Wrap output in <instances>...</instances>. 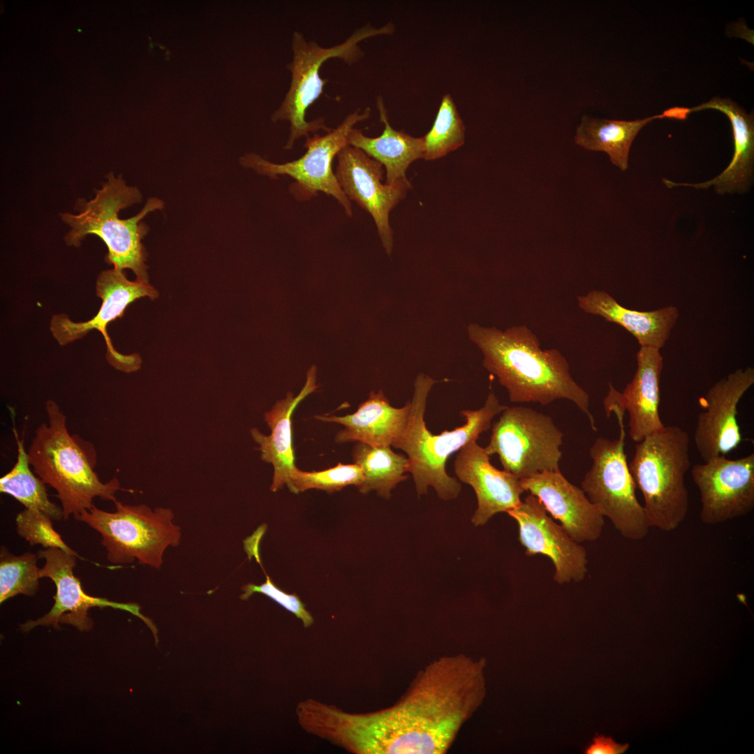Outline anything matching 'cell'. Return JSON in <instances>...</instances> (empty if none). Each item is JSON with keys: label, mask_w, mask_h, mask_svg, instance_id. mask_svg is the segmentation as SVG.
I'll return each instance as SVG.
<instances>
[{"label": "cell", "mask_w": 754, "mask_h": 754, "mask_svg": "<svg viewBox=\"0 0 754 754\" xmlns=\"http://www.w3.org/2000/svg\"><path fill=\"white\" fill-rule=\"evenodd\" d=\"M487 661L441 656L420 670L391 707L348 713L309 699L300 724L309 734L355 754H444L486 696Z\"/></svg>", "instance_id": "1"}, {"label": "cell", "mask_w": 754, "mask_h": 754, "mask_svg": "<svg viewBox=\"0 0 754 754\" xmlns=\"http://www.w3.org/2000/svg\"><path fill=\"white\" fill-rule=\"evenodd\" d=\"M467 331L483 355L484 367L506 389L511 402L547 405L566 399L586 415L596 430L589 395L575 382L559 350L542 349L536 334L525 325L501 330L470 323Z\"/></svg>", "instance_id": "2"}, {"label": "cell", "mask_w": 754, "mask_h": 754, "mask_svg": "<svg viewBox=\"0 0 754 754\" xmlns=\"http://www.w3.org/2000/svg\"><path fill=\"white\" fill-rule=\"evenodd\" d=\"M45 411L47 422L35 431L28 458L34 472L57 491L63 518L91 509L96 497L116 501L120 482L117 478L107 482L98 478L92 445L68 433L66 417L54 400L46 401Z\"/></svg>", "instance_id": "3"}, {"label": "cell", "mask_w": 754, "mask_h": 754, "mask_svg": "<svg viewBox=\"0 0 754 754\" xmlns=\"http://www.w3.org/2000/svg\"><path fill=\"white\" fill-rule=\"evenodd\" d=\"M436 383L425 374L417 376L408 424L392 446L407 454L408 472L413 477L418 495L426 494L430 486L440 498L450 500L458 496L461 485L447 473L448 459L471 441H477L491 427L492 419L507 406L501 404L491 392L482 407L461 411L465 420L462 426L432 434L426 427L424 415L429 393Z\"/></svg>", "instance_id": "4"}, {"label": "cell", "mask_w": 754, "mask_h": 754, "mask_svg": "<svg viewBox=\"0 0 754 754\" xmlns=\"http://www.w3.org/2000/svg\"><path fill=\"white\" fill-rule=\"evenodd\" d=\"M141 200L142 195L136 187L127 186L121 177H114L110 173L108 181L79 214H61L63 221L71 227L65 242L68 246H78L86 236L97 235L108 247L106 260L109 264L120 270L129 269L137 279L148 281L146 252L142 244L148 227L141 221L149 212L161 209L164 203L151 198L137 215L127 219L119 217L121 209Z\"/></svg>", "instance_id": "5"}, {"label": "cell", "mask_w": 754, "mask_h": 754, "mask_svg": "<svg viewBox=\"0 0 754 754\" xmlns=\"http://www.w3.org/2000/svg\"><path fill=\"white\" fill-rule=\"evenodd\" d=\"M690 440L681 428L665 426L635 445L628 467L644 498L649 528L670 532L687 515L689 504L685 476L690 466Z\"/></svg>", "instance_id": "6"}, {"label": "cell", "mask_w": 754, "mask_h": 754, "mask_svg": "<svg viewBox=\"0 0 754 754\" xmlns=\"http://www.w3.org/2000/svg\"><path fill=\"white\" fill-rule=\"evenodd\" d=\"M394 26L389 22L380 28L367 24L355 30L343 43L330 47L319 45L314 40H306L303 34L295 31L292 36L293 59L287 64L291 73L289 89L279 108L273 113L274 122L287 121L290 134L284 149H291L295 142L302 136L332 128L325 123L324 118L307 121L306 112L323 93L327 80L320 77V69L325 61L338 58L348 65L356 63L363 55L359 43L364 39L379 35H390Z\"/></svg>", "instance_id": "7"}, {"label": "cell", "mask_w": 754, "mask_h": 754, "mask_svg": "<svg viewBox=\"0 0 754 754\" xmlns=\"http://www.w3.org/2000/svg\"><path fill=\"white\" fill-rule=\"evenodd\" d=\"M114 503V512L94 505L75 519L101 535L110 563L126 564L137 561L159 570L165 550L178 546L182 538V528L174 524L172 510Z\"/></svg>", "instance_id": "8"}, {"label": "cell", "mask_w": 754, "mask_h": 754, "mask_svg": "<svg viewBox=\"0 0 754 754\" xmlns=\"http://www.w3.org/2000/svg\"><path fill=\"white\" fill-rule=\"evenodd\" d=\"M614 413L619 424V437L596 439L589 450L592 465L582 481V489L622 536L640 540L646 536L649 526L643 505L637 498L624 451V415Z\"/></svg>", "instance_id": "9"}, {"label": "cell", "mask_w": 754, "mask_h": 754, "mask_svg": "<svg viewBox=\"0 0 754 754\" xmlns=\"http://www.w3.org/2000/svg\"><path fill=\"white\" fill-rule=\"evenodd\" d=\"M492 425L487 454H496L503 470L519 479L556 471L563 434L546 414L528 407H506Z\"/></svg>", "instance_id": "10"}, {"label": "cell", "mask_w": 754, "mask_h": 754, "mask_svg": "<svg viewBox=\"0 0 754 754\" xmlns=\"http://www.w3.org/2000/svg\"><path fill=\"white\" fill-rule=\"evenodd\" d=\"M370 114V108L363 111L357 109L325 135L314 133L312 137H306L304 145L306 151L298 159L277 164L251 153L242 156L240 163L272 179L280 175L290 177L295 182L290 185V192L298 200H309L319 192L332 196L350 217L353 215L350 201L339 186L332 165L337 154L348 145L350 130L358 122L367 119Z\"/></svg>", "instance_id": "11"}, {"label": "cell", "mask_w": 754, "mask_h": 754, "mask_svg": "<svg viewBox=\"0 0 754 754\" xmlns=\"http://www.w3.org/2000/svg\"><path fill=\"white\" fill-rule=\"evenodd\" d=\"M96 295L102 300L96 315L85 322L72 321L65 314L52 316L50 330L61 346L82 338L89 331L96 330L103 336L107 346V360L112 367L125 372H133L140 368L142 360L139 355H123L113 347L106 331L107 325L121 318L128 304L135 300L148 297L154 300L158 297L157 290L148 281H129L122 270L117 268L102 272L96 281Z\"/></svg>", "instance_id": "12"}, {"label": "cell", "mask_w": 754, "mask_h": 754, "mask_svg": "<svg viewBox=\"0 0 754 754\" xmlns=\"http://www.w3.org/2000/svg\"><path fill=\"white\" fill-rule=\"evenodd\" d=\"M37 554L39 559L45 560L40 571V577L49 578L55 584L54 604L43 617L22 624L20 628L24 632L38 626L59 628V623L70 624L80 631H88L93 627L88 610L94 607H112L128 612L142 620L154 635L156 645L158 644L157 628L149 618L141 614L139 605L111 601L89 596L83 591L80 581L73 573L77 556L59 548L44 549Z\"/></svg>", "instance_id": "13"}, {"label": "cell", "mask_w": 754, "mask_h": 754, "mask_svg": "<svg viewBox=\"0 0 754 754\" xmlns=\"http://www.w3.org/2000/svg\"><path fill=\"white\" fill-rule=\"evenodd\" d=\"M691 474L700 492L704 524L730 521L754 508V453L737 459L718 456L695 464Z\"/></svg>", "instance_id": "14"}, {"label": "cell", "mask_w": 754, "mask_h": 754, "mask_svg": "<svg viewBox=\"0 0 754 754\" xmlns=\"http://www.w3.org/2000/svg\"><path fill=\"white\" fill-rule=\"evenodd\" d=\"M535 496L528 494L515 508L507 511L519 526V540L526 556H547L552 561L554 580L560 584L584 579L587 553L565 529L547 515Z\"/></svg>", "instance_id": "15"}, {"label": "cell", "mask_w": 754, "mask_h": 754, "mask_svg": "<svg viewBox=\"0 0 754 754\" xmlns=\"http://www.w3.org/2000/svg\"><path fill=\"white\" fill-rule=\"evenodd\" d=\"M337 160L334 174L339 186L349 200L355 201L372 216L382 244L390 255L393 232L390 212L410 188L383 184L382 164L360 149L348 145L337 154Z\"/></svg>", "instance_id": "16"}, {"label": "cell", "mask_w": 754, "mask_h": 754, "mask_svg": "<svg viewBox=\"0 0 754 754\" xmlns=\"http://www.w3.org/2000/svg\"><path fill=\"white\" fill-rule=\"evenodd\" d=\"M754 384V369H737L718 380L700 399L703 411L694 432L697 450L704 461L735 450L741 443L737 406Z\"/></svg>", "instance_id": "17"}, {"label": "cell", "mask_w": 754, "mask_h": 754, "mask_svg": "<svg viewBox=\"0 0 754 754\" xmlns=\"http://www.w3.org/2000/svg\"><path fill=\"white\" fill-rule=\"evenodd\" d=\"M637 369L631 381L623 390L609 383L603 406L609 417L615 411L629 413V436L639 443L662 429L659 415L660 381L663 368L660 349L640 346L636 355Z\"/></svg>", "instance_id": "18"}, {"label": "cell", "mask_w": 754, "mask_h": 754, "mask_svg": "<svg viewBox=\"0 0 754 754\" xmlns=\"http://www.w3.org/2000/svg\"><path fill=\"white\" fill-rule=\"evenodd\" d=\"M520 480L525 491L537 497L575 541L592 542L600 538L604 517L584 491L570 483L561 471L537 473Z\"/></svg>", "instance_id": "19"}, {"label": "cell", "mask_w": 754, "mask_h": 754, "mask_svg": "<svg viewBox=\"0 0 754 754\" xmlns=\"http://www.w3.org/2000/svg\"><path fill=\"white\" fill-rule=\"evenodd\" d=\"M489 457L474 440L459 450L454 461L459 480L470 485L477 496L478 508L471 519L476 526L485 524L496 513L515 508L525 491L520 479L496 468Z\"/></svg>", "instance_id": "20"}, {"label": "cell", "mask_w": 754, "mask_h": 754, "mask_svg": "<svg viewBox=\"0 0 754 754\" xmlns=\"http://www.w3.org/2000/svg\"><path fill=\"white\" fill-rule=\"evenodd\" d=\"M713 109L723 112L730 119L734 140V154L727 167L717 177L701 183H677L663 179L668 188L688 186L706 189L714 186L720 195L743 193L751 185L754 165V119L730 98H713L693 108H683L686 117L690 112Z\"/></svg>", "instance_id": "21"}, {"label": "cell", "mask_w": 754, "mask_h": 754, "mask_svg": "<svg viewBox=\"0 0 754 754\" xmlns=\"http://www.w3.org/2000/svg\"><path fill=\"white\" fill-rule=\"evenodd\" d=\"M316 367L312 366L306 374V381L300 393L294 397L290 392L285 398L276 401L265 413V420L271 430L265 435L258 429H251V435L258 444L261 459L271 464L274 468L272 491L275 492L286 485L292 486V476L297 468L293 446L292 415L297 405L309 394L316 391Z\"/></svg>", "instance_id": "22"}, {"label": "cell", "mask_w": 754, "mask_h": 754, "mask_svg": "<svg viewBox=\"0 0 754 754\" xmlns=\"http://www.w3.org/2000/svg\"><path fill=\"white\" fill-rule=\"evenodd\" d=\"M411 401L401 408L390 405L382 390L371 391L357 410L344 416L316 415L326 422L342 424L343 429L335 436L339 443L357 441L376 447H391L405 429L410 416Z\"/></svg>", "instance_id": "23"}, {"label": "cell", "mask_w": 754, "mask_h": 754, "mask_svg": "<svg viewBox=\"0 0 754 754\" xmlns=\"http://www.w3.org/2000/svg\"><path fill=\"white\" fill-rule=\"evenodd\" d=\"M577 303L584 312L623 327L636 338L640 346L658 349L665 345L679 317L678 309L672 305L649 311L627 309L602 290L579 295Z\"/></svg>", "instance_id": "24"}, {"label": "cell", "mask_w": 754, "mask_h": 754, "mask_svg": "<svg viewBox=\"0 0 754 754\" xmlns=\"http://www.w3.org/2000/svg\"><path fill=\"white\" fill-rule=\"evenodd\" d=\"M380 121L384 129L380 136L370 138L353 128L348 136L349 145L360 149L385 167L387 185H403L411 188L406 170L413 161L424 158L423 137H413L404 131L394 129L389 123L387 110L382 97L376 99Z\"/></svg>", "instance_id": "25"}, {"label": "cell", "mask_w": 754, "mask_h": 754, "mask_svg": "<svg viewBox=\"0 0 754 754\" xmlns=\"http://www.w3.org/2000/svg\"><path fill=\"white\" fill-rule=\"evenodd\" d=\"M667 117L665 112L642 119L612 120L584 115L576 130L575 141L582 147L604 151L610 161L621 170L628 168L630 146L640 131L650 121Z\"/></svg>", "instance_id": "26"}, {"label": "cell", "mask_w": 754, "mask_h": 754, "mask_svg": "<svg viewBox=\"0 0 754 754\" xmlns=\"http://www.w3.org/2000/svg\"><path fill=\"white\" fill-rule=\"evenodd\" d=\"M352 457L364 475V482L359 488L362 494L374 490L383 498H390L391 491L408 478L404 474L408 472V458L395 453L390 447L371 446L357 442Z\"/></svg>", "instance_id": "27"}, {"label": "cell", "mask_w": 754, "mask_h": 754, "mask_svg": "<svg viewBox=\"0 0 754 754\" xmlns=\"http://www.w3.org/2000/svg\"><path fill=\"white\" fill-rule=\"evenodd\" d=\"M13 432L17 445V459L11 470L0 478L1 493L13 496L25 508L43 512L53 521L61 520V508L49 499L45 483L31 471L23 441L19 438L15 428Z\"/></svg>", "instance_id": "28"}, {"label": "cell", "mask_w": 754, "mask_h": 754, "mask_svg": "<svg viewBox=\"0 0 754 754\" xmlns=\"http://www.w3.org/2000/svg\"><path fill=\"white\" fill-rule=\"evenodd\" d=\"M38 554L15 555L5 546L0 549V603L19 594L34 596L39 588Z\"/></svg>", "instance_id": "29"}, {"label": "cell", "mask_w": 754, "mask_h": 754, "mask_svg": "<svg viewBox=\"0 0 754 754\" xmlns=\"http://www.w3.org/2000/svg\"><path fill=\"white\" fill-rule=\"evenodd\" d=\"M423 139L424 159L427 161L441 158L464 144L465 126L450 94L443 96L433 126Z\"/></svg>", "instance_id": "30"}, {"label": "cell", "mask_w": 754, "mask_h": 754, "mask_svg": "<svg viewBox=\"0 0 754 754\" xmlns=\"http://www.w3.org/2000/svg\"><path fill=\"white\" fill-rule=\"evenodd\" d=\"M364 482L361 468L356 464H343L320 471H302L296 468L292 476L290 491L294 494L311 489L324 490L332 493L341 490L348 485L358 489Z\"/></svg>", "instance_id": "31"}, {"label": "cell", "mask_w": 754, "mask_h": 754, "mask_svg": "<svg viewBox=\"0 0 754 754\" xmlns=\"http://www.w3.org/2000/svg\"><path fill=\"white\" fill-rule=\"evenodd\" d=\"M52 519L39 510L24 508L15 517L17 534L31 545H41L44 549L59 548L70 554L81 558L68 546L59 533L54 530Z\"/></svg>", "instance_id": "32"}, {"label": "cell", "mask_w": 754, "mask_h": 754, "mask_svg": "<svg viewBox=\"0 0 754 754\" xmlns=\"http://www.w3.org/2000/svg\"><path fill=\"white\" fill-rule=\"evenodd\" d=\"M242 590L243 593L239 598L243 600L249 599L254 593H260L268 596L286 610L295 615L302 621L305 628L309 627L313 623V616L306 610L299 597L296 594H289L281 591L267 575L265 583L260 585L251 583L246 584L242 586Z\"/></svg>", "instance_id": "33"}, {"label": "cell", "mask_w": 754, "mask_h": 754, "mask_svg": "<svg viewBox=\"0 0 754 754\" xmlns=\"http://www.w3.org/2000/svg\"><path fill=\"white\" fill-rule=\"evenodd\" d=\"M629 744H620L611 737L598 734L584 750L586 754H622L628 748Z\"/></svg>", "instance_id": "34"}]
</instances>
